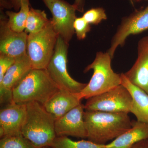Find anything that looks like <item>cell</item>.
<instances>
[{"label":"cell","instance_id":"14","mask_svg":"<svg viewBox=\"0 0 148 148\" xmlns=\"http://www.w3.org/2000/svg\"><path fill=\"white\" fill-rule=\"evenodd\" d=\"M124 74L132 84L148 94V36L138 42L137 59L131 69Z\"/></svg>","mask_w":148,"mask_h":148},{"label":"cell","instance_id":"29","mask_svg":"<svg viewBox=\"0 0 148 148\" xmlns=\"http://www.w3.org/2000/svg\"><path fill=\"white\" fill-rule=\"evenodd\" d=\"M143 1V0H130L131 3L133 4L135 3L139 2L141 1Z\"/></svg>","mask_w":148,"mask_h":148},{"label":"cell","instance_id":"17","mask_svg":"<svg viewBox=\"0 0 148 148\" xmlns=\"http://www.w3.org/2000/svg\"><path fill=\"white\" fill-rule=\"evenodd\" d=\"M148 139V123L132 121V127L106 145L107 148H132L142 140Z\"/></svg>","mask_w":148,"mask_h":148},{"label":"cell","instance_id":"3","mask_svg":"<svg viewBox=\"0 0 148 148\" xmlns=\"http://www.w3.org/2000/svg\"><path fill=\"white\" fill-rule=\"evenodd\" d=\"M60 89L46 69H32L12 90V101L20 104L36 102L44 105Z\"/></svg>","mask_w":148,"mask_h":148},{"label":"cell","instance_id":"4","mask_svg":"<svg viewBox=\"0 0 148 148\" xmlns=\"http://www.w3.org/2000/svg\"><path fill=\"white\" fill-rule=\"evenodd\" d=\"M112 59L108 51L96 53L94 61L84 71L86 73L92 70L93 74L89 83L77 94L79 99L87 100L121 84V74L115 73L112 69Z\"/></svg>","mask_w":148,"mask_h":148},{"label":"cell","instance_id":"25","mask_svg":"<svg viewBox=\"0 0 148 148\" xmlns=\"http://www.w3.org/2000/svg\"><path fill=\"white\" fill-rule=\"evenodd\" d=\"M73 5L74 6L77 11L80 12H84L85 0H75Z\"/></svg>","mask_w":148,"mask_h":148},{"label":"cell","instance_id":"12","mask_svg":"<svg viewBox=\"0 0 148 148\" xmlns=\"http://www.w3.org/2000/svg\"><path fill=\"white\" fill-rule=\"evenodd\" d=\"M84 107L80 104L55 121L57 137L72 136L87 138V132L84 119Z\"/></svg>","mask_w":148,"mask_h":148},{"label":"cell","instance_id":"1","mask_svg":"<svg viewBox=\"0 0 148 148\" xmlns=\"http://www.w3.org/2000/svg\"><path fill=\"white\" fill-rule=\"evenodd\" d=\"M84 119L88 140L98 144L106 145L132 127L126 113L85 111Z\"/></svg>","mask_w":148,"mask_h":148},{"label":"cell","instance_id":"15","mask_svg":"<svg viewBox=\"0 0 148 148\" xmlns=\"http://www.w3.org/2000/svg\"><path fill=\"white\" fill-rule=\"evenodd\" d=\"M81 101L77 94L60 88L43 106L56 120L81 104Z\"/></svg>","mask_w":148,"mask_h":148},{"label":"cell","instance_id":"13","mask_svg":"<svg viewBox=\"0 0 148 148\" xmlns=\"http://www.w3.org/2000/svg\"><path fill=\"white\" fill-rule=\"evenodd\" d=\"M26 114V104L12 102L0 110V138L21 134Z\"/></svg>","mask_w":148,"mask_h":148},{"label":"cell","instance_id":"7","mask_svg":"<svg viewBox=\"0 0 148 148\" xmlns=\"http://www.w3.org/2000/svg\"><path fill=\"white\" fill-rule=\"evenodd\" d=\"M132 96L122 84L88 98L84 105L85 111H101L111 113L130 112Z\"/></svg>","mask_w":148,"mask_h":148},{"label":"cell","instance_id":"30","mask_svg":"<svg viewBox=\"0 0 148 148\" xmlns=\"http://www.w3.org/2000/svg\"><path fill=\"white\" fill-rule=\"evenodd\" d=\"M52 148L51 147H45V148Z\"/></svg>","mask_w":148,"mask_h":148},{"label":"cell","instance_id":"5","mask_svg":"<svg viewBox=\"0 0 148 148\" xmlns=\"http://www.w3.org/2000/svg\"><path fill=\"white\" fill-rule=\"evenodd\" d=\"M58 37L51 22L40 32L28 34L27 52L33 69H47Z\"/></svg>","mask_w":148,"mask_h":148},{"label":"cell","instance_id":"16","mask_svg":"<svg viewBox=\"0 0 148 148\" xmlns=\"http://www.w3.org/2000/svg\"><path fill=\"white\" fill-rule=\"evenodd\" d=\"M121 84L129 91L132 103L130 113L135 115L137 121L148 123V94L143 89L132 84L123 73L121 74Z\"/></svg>","mask_w":148,"mask_h":148},{"label":"cell","instance_id":"8","mask_svg":"<svg viewBox=\"0 0 148 148\" xmlns=\"http://www.w3.org/2000/svg\"><path fill=\"white\" fill-rule=\"evenodd\" d=\"M52 14L53 30L69 44L75 33L74 23L77 18L74 6L64 0H42Z\"/></svg>","mask_w":148,"mask_h":148},{"label":"cell","instance_id":"27","mask_svg":"<svg viewBox=\"0 0 148 148\" xmlns=\"http://www.w3.org/2000/svg\"><path fill=\"white\" fill-rule=\"evenodd\" d=\"M132 148H148V139L136 143Z\"/></svg>","mask_w":148,"mask_h":148},{"label":"cell","instance_id":"21","mask_svg":"<svg viewBox=\"0 0 148 148\" xmlns=\"http://www.w3.org/2000/svg\"><path fill=\"white\" fill-rule=\"evenodd\" d=\"M0 148H38L25 138L22 133L6 136L1 139Z\"/></svg>","mask_w":148,"mask_h":148},{"label":"cell","instance_id":"18","mask_svg":"<svg viewBox=\"0 0 148 148\" xmlns=\"http://www.w3.org/2000/svg\"><path fill=\"white\" fill-rule=\"evenodd\" d=\"M29 0H22L21 8L18 12L7 10L8 24L12 30L16 32H24L29 10Z\"/></svg>","mask_w":148,"mask_h":148},{"label":"cell","instance_id":"6","mask_svg":"<svg viewBox=\"0 0 148 148\" xmlns=\"http://www.w3.org/2000/svg\"><path fill=\"white\" fill-rule=\"evenodd\" d=\"M69 46V44L58 36L54 53L46 70L59 88L77 94L84 88L87 84L77 81L69 75L67 69Z\"/></svg>","mask_w":148,"mask_h":148},{"label":"cell","instance_id":"23","mask_svg":"<svg viewBox=\"0 0 148 148\" xmlns=\"http://www.w3.org/2000/svg\"><path fill=\"white\" fill-rule=\"evenodd\" d=\"M90 24L82 17H77L74 23V29L79 40H84L86 35L91 30Z\"/></svg>","mask_w":148,"mask_h":148},{"label":"cell","instance_id":"11","mask_svg":"<svg viewBox=\"0 0 148 148\" xmlns=\"http://www.w3.org/2000/svg\"><path fill=\"white\" fill-rule=\"evenodd\" d=\"M0 54L16 58L27 53L28 34L25 32H16L8 24V17L1 10Z\"/></svg>","mask_w":148,"mask_h":148},{"label":"cell","instance_id":"20","mask_svg":"<svg viewBox=\"0 0 148 148\" xmlns=\"http://www.w3.org/2000/svg\"><path fill=\"white\" fill-rule=\"evenodd\" d=\"M52 148H107L106 145L98 144L89 140L74 141L67 136H58L55 138Z\"/></svg>","mask_w":148,"mask_h":148},{"label":"cell","instance_id":"2","mask_svg":"<svg viewBox=\"0 0 148 148\" xmlns=\"http://www.w3.org/2000/svg\"><path fill=\"white\" fill-rule=\"evenodd\" d=\"M26 104V116L21 133L37 148L51 147L57 137L55 118L38 102Z\"/></svg>","mask_w":148,"mask_h":148},{"label":"cell","instance_id":"28","mask_svg":"<svg viewBox=\"0 0 148 148\" xmlns=\"http://www.w3.org/2000/svg\"><path fill=\"white\" fill-rule=\"evenodd\" d=\"M22 0H10L12 8L16 11H18L21 8V2Z\"/></svg>","mask_w":148,"mask_h":148},{"label":"cell","instance_id":"22","mask_svg":"<svg viewBox=\"0 0 148 148\" xmlns=\"http://www.w3.org/2000/svg\"><path fill=\"white\" fill-rule=\"evenodd\" d=\"M82 17L88 24L95 25L107 20L108 18L106 11L101 7L90 9L84 14Z\"/></svg>","mask_w":148,"mask_h":148},{"label":"cell","instance_id":"26","mask_svg":"<svg viewBox=\"0 0 148 148\" xmlns=\"http://www.w3.org/2000/svg\"><path fill=\"white\" fill-rule=\"evenodd\" d=\"M0 6H1V10H2L4 9H10L12 8L10 0H0Z\"/></svg>","mask_w":148,"mask_h":148},{"label":"cell","instance_id":"19","mask_svg":"<svg viewBox=\"0 0 148 148\" xmlns=\"http://www.w3.org/2000/svg\"><path fill=\"white\" fill-rule=\"evenodd\" d=\"M50 22L44 10L30 8L24 32L28 34L38 33L47 27Z\"/></svg>","mask_w":148,"mask_h":148},{"label":"cell","instance_id":"24","mask_svg":"<svg viewBox=\"0 0 148 148\" xmlns=\"http://www.w3.org/2000/svg\"><path fill=\"white\" fill-rule=\"evenodd\" d=\"M15 58L0 54V82L2 80L9 68L15 61Z\"/></svg>","mask_w":148,"mask_h":148},{"label":"cell","instance_id":"9","mask_svg":"<svg viewBox=\"0 0 148 148\" xmlns=\"http://www.w3.org/2000/svg\"><path fill=\"white\" fill-rule=\"evenodd\" d=\"M148 30V5L145 8L136 10L122 18L111 41L108 52L113 58L116 49L124 45L127 38Z\"/></svg>","mask_w":148,"mask_h":148},{"label":"cell","instance_id":"10","mask_svg":"<svg viewBox=\"0 0 148 148\" xmlns=\"http://www.w3.org/2000/svg\"><path fill=\"white\" fill-rule=\"evenodd\" d=\"M33 69L27 53L15 58L3 78L0 82V102L7 105L12 101V90Z\"/></svg>","mask_w":148,"mask_h":148}]
</instances>
